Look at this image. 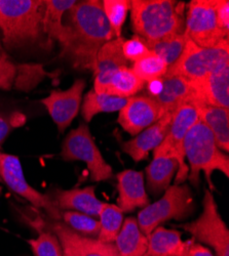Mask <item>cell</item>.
<instances>
[{
	"mask_svg": "<svg viewBox=\"0 0 229 256\" xmlns=\"http://www.w3.org/2000/svg\"><path fill=\"white\" fill-rule=\"evenodd\" d=\"M143 256H149V255H148V254L146 253V254H145V255H143Z\"/></svg>",
	"mask_w": 229,
	"mask_h": 256,
	"instance_id": "ab89813d",
	"label": "cell"
},
{
	"mask_svg": "<svg viewBox=\"0 0 229 256\" xmlns=\"http://www.w3.org/2000/svg\"><path fill=\"white\" fill-rule=\"evenodd\" d=\"M131 23L135 35L147 46L173 35L183 34L186 4L176 0H132Z\"/></svg>",
	"mask_w": 229,
	"mask_h": 256,
	"instance_id": "3957f363",
	"label": "cell"
},
{
	"mask_svg": "<svg viewBox=\"0 0 229 256\" xmlns=\"http://www.w3.org/2000/svg\"><path fill=\"white\" fill-rule=\"evenodd\" d=\"M193 210V198L189 186L182 184L170 186L163 196L149 204L138 213V226L141 232L148 237L152 230L171 220H183Z\"/></svg>",
	"mask_w": 229,
	"mask_h": 256,
	"instance_id": "5b68a950",
	"label": "cell"
},
{
	"mask_svg": "<svg viewBox=\"0 0 229 256\" xmlns=\"http://www.w3.org/2000/svg\"><path fill=\"white\" fill-rule=\"evenodd\" d=\"M52 228H53V232L60 240L62 247H63V250H64L63 256H82V254L80 253L78 248L75 246V244L69 239V237L66 234L64 228H63V224L55 220L52 224Z\"/></svg>",
	"mask_w": 229,
	"mask_h": 256,
	"instance_id": "e575fe53",
	"label": "cell"
},
{
	"mask_svg": "<svg viewBox=\"0 0 229 256\" xmlns=\"http://www.w3.org/2000/svg\"><path fill=\"white\" fill-rule=\"evenodd\" d=\"M128 98H121L103 92L90 90L82 98L81 115L86 122H91L100 113L119 112Z\"/></svg>",
	"mask_w": 229,
	"mask_h": 256,
	"instance_id": "d4e9b609",
	"label": "cell"
},
{
	"mask_svg": "<svg viewBox=\"0 0 229 256\" xmlns=\"http://www.w3.org/2000/svg\"><path fill=\"white\" fill-rule=\"evenodd\" d=\"M132 69L142 81L147 83L164 77L168 72L169 66L152 52L146 58L134 62Z\"/></svg>",
	"mask_w": 229,
	"mask_h": 256,
	"instance_id": "f546056e",
	"label": "cell"
},
{
	"mask_svg": "<svg viewBox=\"0 0 229 256\" xmlns=\"http://www.w3.org/2000/svg\"><path fill=\"white\" fill-rule=\"evenodd\" d=\"M198 121L195 106L185 104L173 113L170 130L162 142L153 151V157H172L178 161L179 168L175 178V184H182L188 178L189 168L185 162L184 140L190 128Z\"/></svg>",
	"mask_w": 229,
	"mask_h": 256,
	"instance_id": "ba28073f",
	"label": "cell"
},
{
	"mask_svg": "<svg viewBox=\"0 0 229 256\" xmlns=\"http://www.w3.org/2000/svg\"><path fill=\"white\" fill-rule=\"evenodd\" d=\"M187 256H215V255H213L212 252L206 247L202 246L200 243H195L194 240L192 239Z\"/></svg>",
	"mask_w": 229,
	"mask_h": 256,
	"instance_id": "74e56055",
	"label": "cell"
},
{
	"mask_svg": "<svg viewBox=\"0 0 229 256\" xmlns=\"http://www.w3.org/2000/svg\"><path fill=\"white\" fill-rule=\"evenodd\" d=\"M216 0H191L185 12L184 34L200 48H211L228 37L218 26Z\"/></svg>",
	"mask_w": 229,
	"mask_h": 256,
	"instance_id": "30bf717a",
	"label": "cell"
},
{
	"mask_svg": "<svg viewBox=\"0 0 229 256\" xmlns=\"http://www.w3.org/2000/svg\"><path fill=\"white\" fill-rule=\"evenodd\" d=\"M144 85L145 82L135 74L132 68L123 67L112 75L104 94L121 98H129L142 90Z\"/></svg>",
	"mask_w": 229,
	"mask_h": 256,
	"instance_id": "484cf974",
	"label": "cell"
},
{
	"mask_svg": "<svg viewBox=\"0 0 229 256\" xmlns=\"http://www.w3.org/2000/svg\"><path fill=\"white\" fill-rule=\"evenodd\" d=\"M0 180L35 208L45 210L52 220L56 222L62 220V210L55 205L53 199L48 195L39 193L28 184L19 157L0 152Z\"/></svg>",
	"mask_w": 229,
	"mask_h": 256,
	"instance_id": "8fae6325",
	"label": "cell"
},
{
	"mask_svg": "<svg viewBox=\"0 0 229 256\" xmlns=\"http://www.w3.org/2000/svg\"><path fill=\"white\" fill-rule=\"evenodd\" d=\"M200 243L215 250L216 256H229V230L222 220L215 198L210 190H205L201 214L193 222L179 224Z\"/></svg>",
	"mask_w": 229,
	"mask_h": 256,
	"instance_id": "52a82bcc",
	"label": "cell"
},
{
	"mask_svg": "<svg viewBox=\"0 0 229 256\" xmlns=\"http://www.w3.org/2000/svg\"><path fill=\"white\" fill-rule=\"evenodd\" d=\"M46 10L44 14V32L50 44L58 41L61 46V54L64 52L71 41L70 29L63 23V16L73 6L75 0H45Z\"/></svg>",
	"mask_w": 229,
	"mask_h": 256,
	"instance_id": "ac0fdd59",
	"label": "cell"
},
{
	"mask_svg": "<svg viewBox=\"0 0 229 256\" xmlns=\"http://www.w3.org/2000/svg\"><path fill=\"white\" fill-rule=\"evenodd\" d=\"M0 182H2V180H0ZM0 190H2V186H0Z\"/></svg>",
	"mask_w": 229,
	"mask_h": 256,
	"instance_id": "60d3db41",
	"label": "cell"
},
{
	"mask_svg": "<svg viewBox=\"0 0 229 256\" xmlns=\"http://www.w3.org/2000/svg\"><path fill=\"white\" fill-rule=\"evenodd\" d=\"M62 220L72 230L82 236L94 238L98 237L100 230V222L85 213L66 210L62 211Z\"/></svg>",
	"mask_w": 229,
	"mask_h": 256,
	"instance_id": "f1b7e54d",
	"label": "cell"
},
{
	"mask_svg": "<svg viewBox=\"0 0 229 256\" xmlns=\"http://www.w3.org/2000/svg\"><path fill=\"white\" fill-rule=\"evenodd\" d=\"M115 247L119 256H143L147 253L148 238L141 232L137 218H128L123 220Z\"/></svg>",
	"mask_w": 229,
	"mask_h": 256,
	"instance_id": "cb8c5ba5",
	"label": "cell"
},
{
	"mask_svg": "<svg viewBox=\"0 0 229 256\" xmlns=\"http://www.w3.org/2000/svg\"><path fill=\"white\" fill-rule=\"evenodd\" d=\"M96 186H89L81 188L59 190L53 199L60 210H72L85 213L92 218H99L105 202L100 201L95 194Z\"/></svg>",
	"mask_w": 229,
	"mask_h": 256,
	"instance_id": "ffe728a7",
	"label": "cell"
},
{
	"mask_svg": "<svg viewBox=\"0 0 229 256\" xmlns=\"http://www.w3.org/2000/svg\"><path fill=\"white\" fill-rule=\"evenodd\" d=\"M122 54L128 62H136L151 54L152 52L144 39L134 35L131 39H124L122 44Z\"/></svg>",
	"mask_w": 229,
	"mask_h": 256,
	"instance_id": "d6a6232c",
	"label": "cell"
},
{
	"mask_svg": "<svg viewBox=\"0 0 229 256\" xmlns=\"http://www.w3.org/2000/svg\"><path fill=\"white\" fill-rule=\"evenodd\" d=\"M45 0H0V29L8 48L50 46L44 32Z\"/></svg>",
	"mask_w": 229,
	"mask_h": 256,
	"instance_id": "7a4b0ae2",
	"label": "cell"
},
{
	"mask_svg": "<svg viewBox=\"0 0 229 256\" xmlns=\"http://www.w3.org/2000/svg\"><path fill=\"white\" fill-rule=\"evenodd\" d=\"M123 37L114 38L104 44L97 54L94 73V90L105 92L107 84L112 75L120 68L128 67V60L122 54Z\"/></svg>",
	"mask_w": 229,
	"mask_h": 256,
	"instance_id": "e0dca14e",
	"label": "cell"
},
{
	"mask_svg": "<svg viewBox=\"0 0 229 256\" xmlns=\"http://www.w3.org/2000/svg\"><path fill=\"white\" fill-rule=\"evenodd\" d=\"M163 116L159 104L149 96H134L118 112L117 122L133 136L157 122Z\"/></svg>",
	"mask_w": 229,
	"mask_h": 256,
	"instance_id": "5bb4252c",
	"label": "cell"
},
{
	"mask_svg": "<svg viewBox=\"0 0 229 256\" xmlns=\"http://www.w3.org/2000/svg\"><path fill=\"white\" fill-rule=\"evenodd\" d=\"M0 50H3V44H2V41H0Z\"/></svg>",
	"mask_w": 229,
	"mask_h": 256,
	"instance_id": "f35d334b",
	"label": "cell"
},
{
	"mask_svg": "<svg viewBox=\"0 0 229 256\" xmlns=\"http://www.w3.org/2000/svg\"><path fill=\"white\" fill-rule=\"evenodd\" d=\"M18 66L13 62L8 54L0 50V90H10L16 80Z\"/></svg>",
	"mask_w": 229,
	"mask_h": 256,
	"instance_id": "836d02e7",
	"label": "cell"
},
{
	"mask_svg": "<svg viewBox=\"0 0 229 256\" xmlns=\"http://www.w3.org/2000/svg\"><path fill=\"white\" fill-rule=\"evenodd\" d=\"M172 113H164L154 124L147 127L132 140L122 144V151L135 162H141L149 158V153L162 142L170 130Z\"/></svg>",
	"mask_w": 229,
	"mask_h": 256,
	"instance_id": "9a60e30c",
	"label": "cell"
},
{
	"mask_svg": "<svg viewBox=\"0 0 229 256\" xmlns=\"http://www.w3.org/2000/svg\"><path fill=\"white\" fill-rule=\"evenodd\" d=\"M226 56H229L228 39L211 48H200L188 39L183 52L169 67L165 77L178 76L189 81L200 80Z\"/></svg>",
	"mask_w": 229,
	"mask_h": 256,
	"instance_id": "9c48e42d",
	"label": "cell"
},
{
	"mask_svg": "<svg viewBox=\"0 0 229 256\" xmlns=\"http://www.w3.org/2000/svg\"><path fill=\"white\" fill-rule=\"evenodd\" d=\"M68 27L71 41L68 48L61 54L75 69L95 71L100 48L114 39L113 30L103 10L102 2L85 0L68 10Z\"/></svg>",
	"mask_w": 229,
	"mask_h": 256,
	"instance_id": "6da1fadb",
	"label": "cell"
},
{
	"mask_svg": "<svg viewBox=\"0 0 229 256\" xmlns=\"http://www.w3.org/2000/svg\"><path fill=\"white\" fill-rule=\"evenodd\" d=\"M102 4L115 38H120L122 26L131 10V2L129 0H104Z\"/></svg>",
	"mask_w": 229,
	"mask_h": 256,
	"instance_id": "4dcf8cb0",
	"label": "cell"
},
{
	"mask_svg": "<svg viewBox=\"0 0 229 256\" xmlns=\"http://www.w3.org/2000/svg\"><path fill=\"white\" fill-rule=\"evenodd\" d=\"M99 218L100 230L97 237L98 240L106 244H113L123 224V212L116 205L105 202Z\"/></svg>",
	"mask_w": 229,
	"mask_h": 256,
	"instance_id": "4316f807",
	"label": "cell"
},
{
	"mask_svg": "<svg viewBox=\"0 0 229 256\" xmlns=\"http://www.w3.org/2000/svg\"><path fill=\"white\" fill-rule=\"evenodd\" d=\"M187 40L188 38L183 33L163 38L148 46L153 54L160 58L170 67L183 52Z\"/></svg>",
	"mask_w": 229,
	"mask_h": 256,
	"instance_id": "83f0119b",
	"label": "cell"
},
{
	"mask_svg": "<svg viewBox=\"0 0 229 256\" xmlns=\"http://www.w3.org/2000/svg\"><path fill=\"white\" fill-rule=\"evenodd\" d=\"M21 117L20 114H14L10 119L0 116V148L3 146V144L11 134V132L15 127L19 125V122H14V120H17Z\"/></svg>",
	"mask_w": 229,
	"mask_h": 256,
	"instance_id": "8d00e7d4",
	"label": "cell"
},
{
	"mask_svg": "<svg viewBox=\"0 0 229 256\" xmlns=\"http://www.w3.org/2000/svg\"><path fill=\"white\" fill-rule=\"evenodd\" d=\"M147 238L149 256H187L192 241H183L180 232L162 226L155 228Z\"/></svg>",
	"mask_w": 229,
	"mask_h": 256,
	"instance_id": "44dd1931",
	"label": "cell"
},
{
	"mask_svg": "<svg viewBox=\"0 0 229 256\" xmlns=\"http://www.w3.org/2000/svg\"><path fill=\"white\" fill-rule=\"evenodd\" d=\"M35 256H63L64 250L54 232L39 230L36 239L27 241Z\"/></svg>",
	"mask_w": 229,
	"mask_h": 256,
	"instance_id": "1f68e13d",
	"label": "cell"
},
{
	"mask_svg": "<svg viewBox=\"0 0 229 256\" xmlns=\"http://www.w3.org/2000/svg\"><path fill=\"white\" fill-rule=\"evenodd\" d=\"M85 88L86 81L76 79L68 90H52L47 98L40 100L56 123L60 134H64L77 116Z\"/></svg>",
	"mask_w": 229,
	"mask_h": 256,
	"instance_id": "4fadbf2b",
	"label": "cell"
},
{
	"mask_svg": "<svg viewBox=\"0 0 229 256\" xmlns=\"http://www.w3.org/2000/svg\"><path fill=\"white\" fill-rule=\"evenodd\" d=\"M164 113H174L179 106L194 102V88L189 80L183 77H162L158 92L151 96Z\"/></svg>",
	"mask_w": 229,
	"mask_h": 256,
	"instance_id": "d6986e66",
	"label": "cell"
},
{
	"mask_svg": "<svg viewBox=\"0 0 229 256\" xmlns=\"http://www.w3.org/2000/svg\"><path fill=\"white\" fill-rule=\"evenodd\" d=\"M179 168L178 161L172 157H153L146 167V186L152 196H158L170 186Z\"/></svg>",
	"mask_w": 229,
	"mask_h": 256,
	"instance_id": "603a6c76",
	"label": "cell"
},
{
	"mask_svg": "<svg viewBox=\"0 0 229 256\" xmlns=\"http://www.w3.org/2000/svg\"><path fill=\"white\" fill-rule=\"evenodd\" d=\"M185 159L189 163V182L197 188L200 182V172L204 174L205 180L211 190L215 186L212 182L214 172L229 176V158L216 144L211 130L199 120L190 128L184 140Z\"/></svg>",
	"mask_w": 229,
	"mask_h": 256,
	"instance_id": "277c9868",
	"label": "cell"
},
{
	"mask_svg": "<svg viewBox=\"0 0 229 256\" xmlns=\"http://www.w3.org/2000/svg\"><path fill=\"white\" fill-rule=\"evenodd\" d=\"M60 156L65 161L85 162L93 182L107 180L113 176L112 167L104 159L86 123H80L67 134L62 142Z\"/></svg>",
	"mask_w": 229,
	"mask_h": 256,
	"instance_id": "8992f818",
	"label": "cell"
},
{
	"mask_svg": "<svg viewBox=\"0 0 229 256\" xmlns=\"http://www.w3.org/2000/svg\"><path fill=\"white\" fill-rule=\"evenodd\" d=\"M215 12L217 23L221 31L229 36V2L228 0H216Z\"/></svg>",
	"mask_w": 229,
	"mask_h": 256,
	"instance_id": "d590c367",
	"label": "cell"
},
{
	"mask_svg": "<svg viewBox=\"0 0 229 256\" xmlns=\"http://www.w3.org/2000/svg\"><path fill=\"white\" fill-rule=\"evenodd\" d=\"M195 108L198 120L209 128L217 146L227 154L229 152V109L206 104Z\"/></svg>",
	"mask_w": 229,
	"mask_h": 256,
	"instance_id": "7402d4cb",
	"label": "cell"
},
{
	"mask_svg": "<svg viewBox=\"0 0 229 256\" xmlns=\"http://www.w3.org/2000/svg\"><path fill=\"white\" fill-rule=\"evenodd\" d=\"M116 188L118 192L117 207L123 212H133L138 208H145L150 204L142 172L126 169L116 174Z\"/></svg>",
	"mask_w": 229,
	"mask_h": 256,
	"instance_id": "2e32d148",
	"label": "cell"
},
{
	"mask_svg": "<svg viewBox=\"0 0 229 256\" xmlns=\"http://www.w3.org/2000/svg\"><path fill=\"white\" fill-rule=\"evenodd\" d=\"M194 88V106H215L229 109V56L200 80L190 81Z\"/></svg>",
	"mask_w": 229,
	"mask_h": 256,
	"instance_id": "7c38bea8",
	"label": "cell"
}]
</instances>
